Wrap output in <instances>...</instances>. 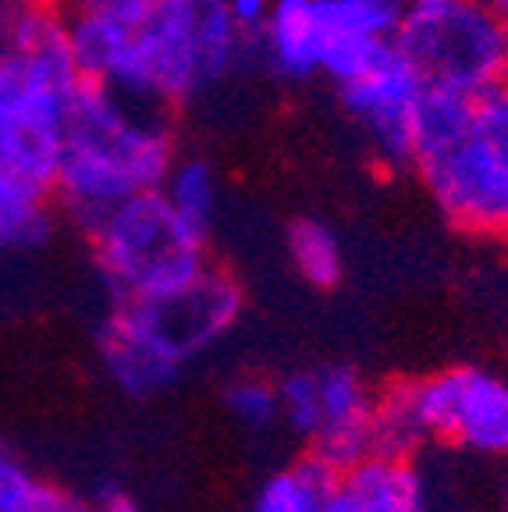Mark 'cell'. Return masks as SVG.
<instances>
[{"label":"cell","mask_w":508,"mask_h":512,"mask_svg":"<svg viewBox=\"0 0 508 512\" xmlns=\"http://www.w3.org/2000/svg\"><path fill=\"white\" fill-rule=\"evenodd\" d=\"M228 11H231V18H235V25L256 43L263 22H267V15H270V0H228Z\"/></svg>","instance_id":"21"},{"label":"cell","mask_w":508,"mask_h":512,"mask_svg":"<svg viewBox=\"0 0 508 512\" xmlns=\"http://www.w3.org/2000/svg\"><path fill=\"white\" fill-rule=\"evenodd\" d=\"M487 4H491V8L498 11V15H501V18H505V22H508V0H487Z\"/></svg>","instance_id":"25"},{"label":"cell","mask_w":508,"mask_h":512,"mask_svg":"<svg viewBox=\"0 0 508 512\" xmlns=\"http://www.w3.org/2000/svg\"><path fill=\"white\" fill-rule=\"evenodd\" d=\"M285 246L288 256H292V267L306 285L327 292L345 278L342 242H338L331 224H324L320 217H299V221L288 224Z\"/></svg>","instance_id":"17"},{"label":"cell","mask_w":508,"mask_h":512,"mask_svg":"<svg viewBox=\"0 0 508 512\" xmlns=\"http://www.w3.org/2000/svg\"><path fill=\"white\" fill-rule=\"evenodd\" d=\"M0 512H93V502L36 477L0 438Z\"/></svg>","instance_id":"16"},{"label":"cell","mask_w":508,"mask_h":512,"mask_svg":"<svg viewBox=\"0 0 508 512\" xmlns=\"http://www.w3.org/2000/svg\"><path fill=\"white\" fill-rule=\"evenodd\" d=\"M164 200L203 235H210L217 217V203H221V189H217V171L210 160L203 157H182L178 153L171 171L160 182Z\"/></svg>","instance_id":"18"},{"label":"cell","mask_w":508,"mask_h":512,"mask_svg":"<svg viewBox=\"0 0 508 512\" xmlns=\"http://www.w3.org/2000/svg\"><path fill=\"white\" fill-rule=\"evenodd\" d=\"M395 43L434 89L480 93L508 82V22L487 0L405 4Z\"/></svg>","instance_id":"7"},{"label":"cell","mask_w":508,"mask_h":512,"mask_svg":"<svg viewBox=\"0 0 508 512\" xmlns=\"http://www.w3.org/2000/svg\"><path fill=\"white\" fill-rule=\"evenodd\" d=\"M338 480L342 477L331 466L306 456L263 480L253 512H324L334 488H338Z\"/></svg>","instance_id":"14"},{"label":"cell","mask_w":508,"mask_h":512,"mask_svg":"<svg viewBox=\"0 0 508 512\" xmlns=\"http://www.w3.org/2000/svg\"><path fill=\"white\" fill-rule=\"evenodd\" d=\"M405 0H313L320 75L342 82L377 50L395 43Z\"/></svg>","instance_id":"11"},{"label":"cell","mask_w":508,"mask_h":512,"mask_svg":"<svg viewBox=\"0 0 508 512\" xmlns=\"http://www.w3.org/2000/svg\"><path fill=\"white\" fill-rule=\"evenodd\" d=\"M324 512H363V509L352 502V495L342 488V480H338V488H334V495H331V502H327Z\"/></svg>","instance_id":"23"},{"label":"cell","mask_w":508,"mask_h":512,"mask_svg":"<svg viewBox=\"0 0 508 512\" xmlns=\"http://www.w3.org/2000/svg\"><path fill=\"white\" fill-rule=\"evenodd\" d=\"M93 512H143V505L135 502L125 488H118V484H107V488L96 491Z\"/></svg>","instance_id":"22"},{"label":"cell","mask_w":508,"mask_h":512,"mask_svg":"<svg viewBox=\"0 0 508 512\" xmlns=\"http://www.w3.org/2000/svg\"><path fill=\"white\" fill-rule=\"evenodd\" d=\"M82 232L114 299L167 296L210 264V235L192 228L160 189L118 203Z\"/></svg>","instance_id":"6"},{"label":"cell","mask_w":508,"mask_h":512,"mask_svg":"<svg viewBox=\"0 0 508 512\" xmlns=\"http://www.w3.org/2000/svg\"><path fill=\"white\" fill-rule=\"evenodd\" d=\"M18 0H0V40H4V32H8V22H11V11H15Z\"/></svg>","instance_id":"24"},{"label":"cell","mask_w":508,"mask_h":512,"mask_svg":"<svg viewBox=\"0 0 508 512\" xmlns=\"http://www.w3.org/2000/svg\"><path fill=\"white\" fill-rule=\"evenodd\" d=\"M224 409H228L242 427H263L278 424V384L267 381V377H235V381L224 388Z\"/></svg>","instance_id":"20"},{"label":"cell","mask_w":508,"mask_h":512,"mask_svg":"<svg viewBox=\"0 0 508 512\" xmlns=\"http://www.w3.org/2000/svg\"><path fill=\"white\" fill-rule=\"evenodd\" d=\"M405 4H427V0H405Z\"/></svg>","instance_id":"27"},{"label":"cell","mask_w":508,"mask_h":512,"mask_svg":"<svg viewBox=\"0 0 508 512\" xmlns=\"http://www.w3.org/2000/svg\"><path fill=\"white\" fill-rule=\"evenodd\" d=\"M430 445L427 424L416 406L413 381H391L374 395V452L381 456L416 459Z\"/></svg>","instance_id":"15"},{"label":"cell","mask_w":508,"mask_h":512,"mask_svg":"<svg viewBox=\"0 0 508 512\" xmlns=\"http://www.w3.org/2000/svg\"><path fill=\"white\" fill-rule=\"evenodd\" d=\"M82 82L54 4L18 0L0 40V175L54 192L64 125Z\"/></svg>","instance_id":"4"},{"label":"cell","mask_w":508,"mask_h":512,"mask_svg":"<svg viewBox=\"0 0 508 512\" xmlns=\"http://www.w3.org/2000/svg\"><path fill=\"white\" fill-rule=\"evenodd\" d=\"M239 278L210 260L182 288L157 299H114L100 324V363L132 399L164 392L189 360L221 342L242 317Z\"/></svg>","instance_id":"5"},{"label":"cell","mask_w":508,"mask_h":512,"mask_svg":"<svg viewBox=\"0 0 508 512\" xmlns=\"http://www.w3.org/2000/svg\"><path fill=\"white\" fill-rule=\"evenodd\" d=\"M57 200L43 185L0 175V253L36 249L54 235Z\"/></svg>","instance_id":"13"},{"label":"cell","mask_w":508,"mask_h":512,"mask_svg":"<svg viewBox=\"0 0 508 512\" xmlns=\"http://www.w3.org/2000/svg\"><path fill=\"white\" fill-rule=\"evenodd\" d=\"M409 171L455 228L473 235L505 232L508 82L480 93L427 86Z\"/></svg>","instance_id":"3"},{"label":"cell","mask_w":508,"mask_h":512,"mask_svg":"<svg viewBox=\"0 0 508 512\" xmlns=\"http://www.w3.org/2000/svg\"><path fill=\"white\" fill-rule=\"evenodd\" d=\"M342 488L363 512H430L427 484L413 459L374 452L342 473Z\"/></svg>","instance_id":"12"},{"label":"cell","mask_w":508,"mask_h":512,"mask_svg":"<svg viewBox=\"0 0 508 512\" xmlns=\"http://www.w3.org/2000/svg\"><path fill=\"white\" fill-rule=\"evenodd\" d=\"M505 512H508V491H505Z\"/></svg>","instance_id":"28"},{"label":"cell","mask_w":508,"mask_h":512,"mask_svg":"<svg viewBox=\"0 0 508 512\" xmlns=\"http://www.w3.org/2000/svg\"><path fill=\"white\" fill-rule=\"evenodd\" d=\"M338 86L342 107L356 128L363 132L366 146L388 171L409 168L416 139V118H420L427 79L416 72V64L398 50V43H388L377 50L356 72L345 75Z\"/></svg>","instance_id":"8"},{"label":"cell","mask_w":508,"mask_h":512,"mask_svg":"<svg viewBox=\"0 0 508 512\" xmlns=\"http://www.w3.org/2000/svg\"><path fill=\"white\" fill-rule=\"evenodd\" d=\"M413 395L430 441L508 459V381L501 374L487 367H448L413 377Z\"/></svg>","instance_id":"9"},{"label":"cell","mask_w":508,"mask_h":512,"mask_svg":"<svg viewBox=\"0 0 508 512\" xmlns=\"http://www.w3.org/2000/svg\"><path fill=\"white\" fill-rule=\"evenodd\" d=\"M175 157L178 136L164 107L82 82L61 139L57 210L89 228L118 203L160 189Z\"/></svg>","instance_id":"2"},{"label":"cell","mask_w":508,"mask_h":512,"mask_svg":"<svg viewBox=\"0 0 508 512\" xmlns=\"http://www.w3.org/2000/svg\"><path fill=\"white\" fill-rule=\"evenodd\" d=\"M320 370V420L310 434V456L338 477L374 456V392L345 363Z\"/></svg>","instance_id":"10"},{"label":"cell","mask_w":508,"mask_h":512,"mask_svg":"<svg viewBox=\"0 0 508 512\" xmlns=\"http://www.w3.org/2000/svg\"><path fill=\"white\" fill-rule=\"evenodd\" d=\"M278 420L295 434L310 441L320 420V370H292L278 381Z\"/></svg>","instance_id":"19"},{"label":"cell","mask_w":508,"mask_h":512,"mask_svg":"<svg viewBox=\"0 0 508 512\" xmlns=\"http://www.w3.org/2000/svg\"><path fill=\"white\" fill-rule=\"evenodd\" d=\"M501 239H508V217H505V232H501Z\"/></svg>","instance_id":"26"},{"label":"cell","mask_w":508,"mask_h":512,"mask_svg":"<svg viewBox=\"0 0 508 512\" xmlns=\"http://www.w3.org/2000/svg\"><path fill=\"white\" fill-rule=\"evenodd\" d=\"M93 86L164 111L228 79L253 47L228 0H50Z\"/></svg>","instance_id":"1"}]
</instances>
